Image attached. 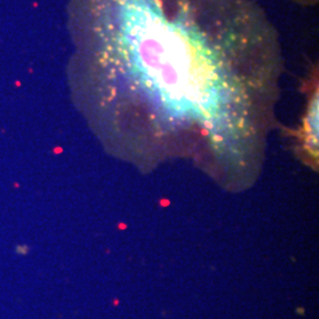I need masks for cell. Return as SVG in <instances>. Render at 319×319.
Instances as JSON below:
<instances>
[{"instance_id": "cell-2", "label": "cell", "mask_w": 319, "mask_h": 319, "mask_svg": "<svg viewBox=\"0 0 319 319\" xmlns=\"http://www.w3.org/2000/svg\"><path fill=\"white\" fill-rule=\"evenodd\" d=\"M290 1L303 7H313V6H317L319 0H290Z\"/></svg>"}, {"instance_id": "cell-1", "label": "cell", "mask_w": 319, "mask_h": 319, "mask_svg": "<svg viewBox=\"0 0 319 319\" xmlns=\"http://www.w3.org/2000/svg\"><path fill=\"white\" fill-rule=\"evenodd\" d=\"M74 94L137 154L258 156L285 58L254 0H69Z\"/></svg>"}]
</instances>
